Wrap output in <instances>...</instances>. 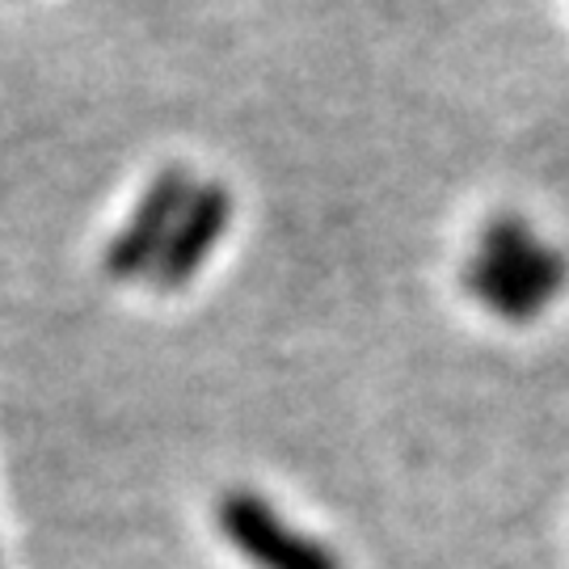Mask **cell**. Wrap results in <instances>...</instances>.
Listing matches in <instances>:
<instances>
[{
	"label": "cell",
	"instance_id": "obj_1",
	"mask_svg": "<svg viewBox=\"0 0 569 569\" xmlns=\"http://www.w3.org/2000/svg\"><path fill=\"white\" fill-rule=\"evenodd\" d=\"M569 266L561 249L545 244L523 216H493L465 266V287L502 321H536L561 296Z\"/></svg>",
	"mask_w": 569,
	"mask_h": 569
},
{
	"label": "cell",
	"instance_id": "obj_2",
	"mask_svg": "<svg viewBox=\"0 0 569 569\" xmlns=\"http://www.w3.org/2000/svg\"><path fill=\"white\" fill-rule=\"evenodd\" d=\"M216 523L228 536V545L241 557H249L258 569H342L321 540H308L300 531H291L270 510V502H262L249 489H232L220 498Z\"/></svg>",
	"mask_w": 569,
	"mask_h": 569
},
{
	"label": "cell",
	"instance_id": "obj_3",
	"mask_svg": "<svg viewBox=\"0 0 569 569\" xmlns=\"http://www.w3.org/2000/svg\"><path fill=\"white\" fill-rule=\"evenodd\" d=\"M190 190H194V178H190L186 164H169L148 182V190H143L136 211H131V220L114 232V241L106 249L102 266L110 279L152 274V266L161 258V249L169 241L173 224H178V216H182Z\"/></svg>",
	"mask_w": 569,
	"mask_h": 569
},
{
	"label": "cell",
	"instance_id": "obj_4",
	"mask_svg": "<svg viewBox=\"0 0 569 569\" xmlns=\"http://www.w3.org/2000/svg\"><path fill=\"white\" fill-rule=\"evenodd\" d=\"M228 224H232V194H228L224 182H194L190 199H186L178 224L164 241L161 258L152 266V279L157 287L173 291V287H186L199 266L216 253V244L224 241Z\"/></svg>",
	"mask_w": 569,
	"mask_h": 569
}]
</instances>
